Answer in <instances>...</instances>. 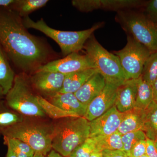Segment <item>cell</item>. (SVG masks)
<instances>
[{"label":"cell","mask_w":157,"mask_h":157,"mask_svg":"<svg viewBox=\"0 0 157 157\" xmlns=\"http://www.w3.org/2000/svg\"><path fill=\"white\" fill-rule=\"evenodd\" d=\"M0 47L14 67L27 75L56 59L48 44L30 33L22 18L9 7H0Z\"/></svg>","instance_id":"1"},{"label":"cell","mask_w":157,"mask_h":157,"mask_svg":"<svg viewBox=\"0 0 157 157\" xmlns=\"http://www.w3.org/2000/svg\"><path fill=\"white\" fill-rule=\"evenodd\" d=\"M89 121L83 117H69L54 129L52 147L65 157L89 137Z\"/></svg>","instance_id":"2"},{"label":"cell","mask_w":157,"mask_h":157,"mask_svg":"<svg viewBox=\"0 0 157 157\" xmlns=\"http://www.w3.org/2000/svg\"><path fill=\"white\" fill-rule=\"evenodd\" d=\"M22 21L26 28L33 29L40 31L55 41L64 57L74 52H78L83 48L88 39L102 25L101 24H98L84 30L64 31L52 28L42 18L35 21L28 16L22 18Z\"/></svg>","instance_id":"3"},{"label":"cell","mask_w":157,"mask_h":157,"mask_svg":"<svg viewBox=\"0 0 157 157\" xmlns=\"http://www.w3.org/2000/svg\"><path fill=\"white\" fill-rule=\"evenodd\" d=\"M83 48L106 82L118 87L126 81L118 57L104 48L93 36L86 42Z\"/></svg>","instance_id":"4"},{"label":"cell","mask_w":157,"mask_h":157,"mask_svg":"<svg viewBox=\"0 0 157 157\" xmlns=\"http://www.w3.org/2000/svg\"><path fill=\"white\" fill-rule=\"evenodd\" d=\"M37 96L33 92L28 75H16L13 86L5 96L8 107L21 114L29 116L43 117L45 113L38 104Z\"/></svg>","instance_id":"5"},{"label":"cell","mask_w":157,"mask_h":157,"mask_svg":"<svg viewBox=\"0 0 157 157\" xmlns=\"http://www.w3.org/2000/svg\"><path fill=\"white\" fill-rule=\"evenodd\" d=\"M54 128L39 124L21 122L5 129L4 137L15 138L26 143L35 153L45 155L50 151Z\"/></svg>","instance_id":"6"},{"label":"cell","mask_w":157,"mask_h":157,"mask_svg":"<svg viewBox=\"0 0 157 157\" xmlns=\"http://www.w3.org/2000/svg\"><path fill=\"white\" fill-rule=\"evenodd\" d=\"M119 22L125 30L151 52H157V22L140 13H121Z\"/></svg>","instance_id":"7"},{"label":"cell","mask_w":157,"mask_h":157,"mask_svg":"<svg viewBox=\"0 0 157 157\" xmlns=\"http://www.w3.org/2000/svg\"><path fill=\"white\" fill-rule=\"evenodd\" d=\"M151 52L131 36H128L125 46L114 52L119 59L126 80L140 77L144 64Z\"/></svg>","instance_id":"8"},{"label":"cell","mask_w":157,"mask_h":157,"mask_svg":"<svg viewBox=\"0 0 157 157\" xmlns=\"http://www.w3.org/2000/svg\"><path fill=\"white\" fill-rule=\"evenodd\" d=\"M94 68V65L87 55L74 52L62 59L52 61L38 71H52L67 75L87 69Z\"/></svg>","instance_id":"9"},{"label":"cell","mask_w":157,"mask_h":157,"mask_svg":"<svg viewBox=\"0 0 157 157\" xmlns=\"http://www.w3.org/2000/svg\"><path fill=\"white\" fill-rule=\"evenodd\" d=\"M32 86L47 98L60 93L66 75L52 71H38L32 75Z\"/></svg>","instance_id":"10"},{"label":"cell","mask_w":157,"mask_h":157,"mask_svg":"<svg viewBox=\"0 0 157 157\" xmlns=\"http://www.w3.org/2000/svg\"><path fill=\"white\" fill-rule=\"evenodd\" d=\"M118 86L106 82L104 89L88 105L83 117L89 121L94 120L115 105Z\"/></svg>","instance_id":"11"},{"label":"cell","mask_w":157,"mask_h":157,"mask_svg":"<svg viewBox=\"0 0 157 157\" xmlns=\"http://www.w3.org/2000/svg\"><path fill=\"white\" fill-rule=\"evenodd\" d=\"M123 113L117 110L115 106L108 111L89 121V137L112 135L117 132L123 117Z\"/></svg>","instance_id":"12"},{"label":"cell","mask_w":157,"mask_h":157,"mask_svg":"<svg viewBox=\"0 0 157 157\" xmlns=\"http://www.w3.org/2000/svg\"><path fill=\"white\" fill-rule=\"evenodd\" d=\"M72 4L81 12H89L97 9L122 10L140 6L143 2L136 0H73Z\"/></svg>","instance_id":"13"},{"label":"cell","mask_w":157,"mask_h":157,"mask_svg":"<svg viewBox=\"0 0 157 157\" xmlns=\"http://www.w3.org/2000/svg\"><path fill=\"white\" fill-rule=\"evenodd\" d=\"M137 79L127 80L117 87L114 106L119 112L123 113L135 108Z\"/></svg>","instance_id":"14"},{"label":"cell","mask_w":157,"mask_h":157,"mask_svg":"<svg viewBox=\"0 0 157 157\" xmlns=\"http://www.w3.org/2000/svg\"><path fill=\"white\" fill-rule=\"evenodd\" d=\"M106 84L105 78L98 72L90 77L74 94L82 103L88 106L103 90Z\"/></svg>","instance_id":"15"},{"label":"cell","mask_w":157,"mask_h":157,"mask_svg":"<svg viewBox=\"0 0 157 157\" xmlns=\"http://www.w3.org/2000/svg\"><path fill=\"white\" fill-rule=\"evenodd\" d=\"M48 98L52 104L81 117H83L86 113L87 106L82 103L73 93H59Z\"/></svg>","instance_id":"16"},{"label":"cell","mask_w":157,"mask_h":157,"mask_svg":"<svg viewBox=\"0 0 157 157\" xmlns=\"http://www.w3.org/2000/svg\"><path fill=\"white\" fill-rule=\"evenodd\" d=\"M123 114L117 131L121 135L140 130L144 131L143 110L134 108Z\"/></svg>","instance_id":"17"},{"label":"cell","mask_w":157,"mask_h":157,"mask_svg":"<svg viewBox=\"0 0 157 157\" xmlns=\"http://www.w3.org/2000/svg\"><path fill=\"white\" fill-rule=\"evenodd\" d=\"M94 68L87 69L66 75L60 93H76L90 77L98 73Z\"/></svg>","instance_id":"18"},{"label":"cell","mask_w":157,"mask_h":157,"mask_svg":"<svg viewBox=\"0 0 157 157\" xmlns=\"http://www.w3.org/2000/svg\"><path fill=\"white\" fill-rule=\"evenodd\" d=\"M15 76L10 62L0 47V87L5 96L13 86Z\"/></svg>","instance_id":"19"},{"label":"cell","mask_w":157,"mask_h":157,"mask_svg":"<svg viewBox=\"0 0 157 157\" xmlns=\"http://www.w3.org/2000/svg\"><path fill=\"white\" fill-rule=\"evenodd\" d=\"M154 101L152 87L141 76L137 79V90L135 108L145 110Z\"/></svg>","instance_id":"20"},{"label":"cell","mask_w":157,"mask_h":157,"mask_svg":"<svg viewBox=\"0 0 157 157\" xmlns=\"http://www.w3.org/2000/svg\"><path fill=\"white\" fill-rule=\"evenodd\" d=\"M144 129V132L147 138L154 141L157 137V103L151 102L145 110H143Z\"/></svg>","instance_id":"21"},{"label":"cell","mask_w":157,"mask_h":157,"mask_svg":"<svg viewBox=\"0 0 157 157\" xmlns=\"http://www.w3.org/2000/svg\"><path fill=\"white\" fill-rule=\"evenodd\" d=\"M48 2V0H14L9 7L20 17L24 18L44 7Z\"/></svg>","instance_id":"22"},{"label":"cell","mask_w":157,"mask_h":157,"mask_svg":"<svg viewBox=\"0 0 157 157\" xmlns=\"http://www.w3.org/2000/svg\"><path fill=\"white\" fill-rule=\"evenodd\" d=\"M96 140V151L105 150L124 151L121 135L117 132L112 135L94 137Z\"/></svg>","instance_id":"23"},{"label":"cell","mask_w":157,"mask_h":157,"mask_svg":"<svg viewBox=\"0 0 157 157\" xmlns=\"http://www.w3.org/2000/svg\"><path fill=\"white\" fill-rule=\"evenodd\" d=\"M38 104L43 109L45 114L54 119L61 118L81 117L73 112L65 111L61 108L54 105L45 98L40 95L37 96Z\"/></svg>","instance_id":"24"},{"label":"cell","mask_w":157,"mask_h":157,"mask_svg":"<svg viewBox=\"0 0 157 157\" xmlns=\"http://www.w3.org/2000/svg\"><path fill=\"white\" fill-rule=\"evenodd\" d=\"M4 143L11 149L16 157H33L35 152L26 143L15 138L4 137Z\"/></svg>","instance_id":"25"},{"label":"cell","mask_w":157,"mask_h":157,"mask_svg":"<svg viewBox=\"0 0 157 157\" xmlns=\"http://www.w3.org/2000/svg\"><path fill=\"white\" fill-rule=\"evenodd\" d=\"M140 76L152 85L157 77V52L151 54L144 64Z\"/></svg>","instance_id":"26"},{"label":"cell","mask_w":157,"mask_h":157,"mask_svg":"<svg viewBox=\"0 0 157 157\" xmlns=\"http://www.w3.org/2000/svg\"><path fill=\"white\" fill-rule=\"evenodd\" d=\"M147 137L143 131H137L129 132L121 135V140L123 144L124 151L128 157L133 147L141 140H146Z\"/></svg>","instance_id":"27"},{"label":"cell","mask_w":157,"mask_h":157,"mask_svg":"<svg viewBox=\"0 0 157 157\" xmlns=\"http://www.w3.org/2000/svg\"><path fill=\"white\" fill-rule=\"evenodd\" d=\"M96 151V140L94 137H88L73 151L70 157H90Z\"/></svg>","instance_id":"28"},{"label":"cell","mask_w":157,"mask_h":157,"mask_svg":"<svg viewBox=\"0 0 157 157\" xmlns=\"http://www.w3.org/2000/svg\"><path fill=\"white\" fill-rule=\"evenodd\" d=\"M145 15L155 22H157V0H152L147 3L145 7Z\"/></svg>","instance_id":"29"},{"label":"cell","mask_w":157,"mask_h":157,"mask_svg":"<svg viewBox=\"0 0 157 157\" xmlns=\"http://www.w3.org/2000/svg\"><path fill=\"white\" fill-rule=\"evenodd\" d=\"M146 140H141L132 149L128 157H140L146 155Z\"/></svg>","instance_id":"30"},{"label":"cell","mask_w":157,"mask_h":157,"mask_svg":"<svg viewBox=\"0 0 157 157\" xmlns=\"http://www.w3.org/2000/svg\"><path fill=\"white\" fill-rule=\"evenodd\" d=\"M146 155L148 157H157V150L154 141L147 138Z\"/></svg>","instance_id":"31"},{"label":"cell","mask_w":157,"mask_h":157,"mask_svg":"<svg viewBox=\"0 0 157 157\" xmlns=\"http://www.w3.org/2000/svg\"><path fill=\"white\" fill-rule=\"evenodd\" d=\"M101 153L103 157H128L124 151L105 150Z\"/></svg>","instance_id":"32"},{"label":"cell","mask_w":157,"mask_h":157,"mask_svg":"<svg viewBox=\"0 0 157 157\" xmlns=\"http://www.w3.org/2000/svg\"><path fill=\"white\" fill-rule=\"evenodd\" d=\"M153 92L154 101L157 103V77L152 85Z\"/></svg>","instance_id":"33"},{"label":"cell","mask_w":157,"mask_h":157,"mask_svg":"<svg viewBox=\"0 0 157 157\" xmlns=\"http://www.w3.org/2000/svg\"><path fill=\"white\" fill-rule=\"evenodd\" d=\"M14 0H0V7H9L14 2Z\"/></svg>","instance_id":"34"},{"label":"cell","mask_w":157,"mask_h":157,"mask_svg":"<svg viewBox=\"0 0 157 157\" xmlns=\"http://www.w3.org/2000/svg\"><path fill=\"white\" fill-rule=\"evenodd\" d=\"M63 157L61 155H60L57 152L53 150L51 151L48 154V157Z\"/></svg>","instance_id":"35"},{"label":"cell","mask_w":157,"mask_h":157,"mask_svg":"<svg viewBox=\"0 0 157 157\" xmlns=\"http://www.w3.org/2000/svg\"><path fill=\"white\" fill-rule=\"evenodd\" d=\"M6 157H16L15 154L9 147L8 146V151H7Z\"/></svg>","instance_id":"36"},{"label":"cell","mask_w":157,"mask_h":157,"mask_svg":"<svg viewBox=\"0 0 157 157\" xmlns=\"http://www.w3.org/2000/svg\"><path fill=\"white\" fill-rule=\"evenodd\" d=\"M90 157H103L101 152L94 151L91 155Z\"/></svg>","instance_id":"37"},{"label":"cell","mask_w":157,"mask_h":157,"mask_svg":"<svg viewBox=\"0 0 157 157\" xmlns=\"http://www.w3.org/2000/svg\"><path fill=\"white\" fill-rule=\"evenodd\" d=\"M5 97V94H4L2 89L0 87V100H1V99H2V98H4Z\"/></svg>","instance_id":"38"},{"label":"cell","mask_w":157,"mask_h":157,"mask_svg":"<svg viewBox=\"0 0 157 157\" xmlns=\"http://www.w3.org/2000/svg\"><path fill=\"white\" fill-rule=\"evenodd\" d=\"M33 157H45V155L39 153H35Z\"/></svg>","instance_id":"39"},{"label":"cell","mask_w":157,"mask_h":157,"mask_svg":"<svg viewBox=\"0 0 157 157\" xmlns=\"http://www.w3.org/2000/svg\"><path fill=\"white\" fill-rule=\"evenodd\" d=\"M155 144V146L156 148V149L157 150V137L155 140H154Z\"/></svg>","instance_id":"40"},{"label":"cell","mask_w":157,"mask_h":157,"mask_svg":"<svg viewBox=\"0 0 157 157\" xmlns=\"http://www.w3.org/2000/svg\"><path fill=\"white\" fill-rule=\"evenodd\" d=\"M140 157H147V156L146 155H144L142 156H141Z\"/></svg>","instance_id":"41"}]
</instances>
